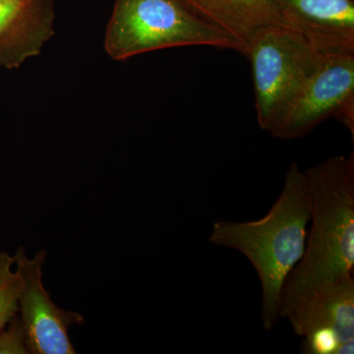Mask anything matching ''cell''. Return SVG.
Masks as SVG:
<instances>
[{
  "mask_svg": "<svg viewBox=\"0 0 354 354\" xmlns=\"http://www.w3.org/2000/svg\"><path fill=\"white\" fill-rule=\"evenodd\" d=\"M281 22L324 57L354 55L353 0H274Z\"/></svg>",
  "mask_w": 354,
  "mask_h": 354,
  "instance_id": "cell-8",
  "label": "cell"
},
{
  "mask_svg": "<svg viewBox=\"0 0 354 354\" xmlns=\"http://www.w3.org/2000/svg\"><path fill=\"white\" fill-rule=\"evenodd\" d=\"M311 204L306 177L297 162L286 171L285 186L267 215L257 221H218L209 241L234 249L250 261L262 286V323L266 330L278 324L281 290L306 248Z\"/></svg>",
  "mask_w": 354,
  "mask_h": 354,
  "instance_id": "cell-1",
  "label": "cell"
},
{
  "mask_svg": "<svg viewBox=\"0 0 354 354\" xmlns=\"http://www.w3.org/2000/svg\"><path fill=\"white\" fill-rule=\"evenodd\" d=\"M246 57L252 67L258 123L268 132L305 78L325 57L283 24L261 29L249 43Z\"/></svg>",
  "mask_w": 354,
  "mask_h": 354,
  "instance_id": "cell-4",
  "label": "cell"
},
{
  "mask_svg": "<svg viewBox=\"0 0 354 354\" xmlns=\"http://www.w3.org/2000/svg\"><path fill=\"white\" fill-rule=\"evenodd\" d=\"M298 335L301 353L353 354V274L330 281L298 298L279 312Z\"/></svg>",
  "mask_w": 354,
  "mask_h": 354,
  "instance_id": "cell-6",
  "label": "cell"
},
{
  "mask_svg": "<svg viewBox=\"0 0 354 354\" xmlns=\"http://www.w3.org/2000/svg\"><path fill=\"white\" fill-rule=\"evenodd\" d=\"M53 35V10L43 0H0V66L37 57Z\"/></svg>",
  "mask_w": 354,
  "mask_h": 354,
  "instance_id": "cell-9",
  "label": "cell"
},
{
  "mask_svg": "<svg viewBox=\"0 0 354 354\" xmlns=\"http://www.w3.org/2000/svg\"><path fill=\"white\" fill-rule=\"evenodd\" d=\"M46 256L44 250L29 258L24 247H19L13 255L22 279L18 312L30 354H75L69 328L83 325L85 318L78 312L60 308L51 299L43 283Z\"/></svg>",
  "mask_w": 354,
  "mask_h": 354,
  "instance_id": "cell-7",
  "label": "cell"
},
{
  "mask_svg": "<svg viewBox=\"0 0 354 354\" xmlns=\"http://www.w3.org/2000/svg\"><path fill=\"white\" fill-rule=\"evenodd\" d=\"M190 46L246 55L236 39L200 17L181 0H116L104 36V50L113 59Z\"/></svg>",
  "mask_w": 354,
  "mask_h": 354,
  "instance_id": "cell-3",
  "label": "cell"
},
{
  "mask_svg": "<svg viewBox=\"0 0 354 354\" xmlns=\"http://www.w3.org/2000/svg\"><path fill=\"white\" fill-rule=\"evenodd\" d=\"M335 118L354 136V55L325 57L305 78L269 130L274 138L306 136Z\"/></svg>",
  "mask_w": 354,
  "mask_h": 354,
  "instance_id": "cell-5",
  "label": "cell"
},
{
  "mask_svg": "<svg viewBox=\"0 0 354 354\" xmlns=\"http://www.w3.org/2000/svg\"><path fill=\"white\" fill-rule=\"evenodd\" d=\"M193 12L247 48L263 28L283 24L274 0H181Z\"/></svg>",
  "mask_w": 354,
  "mask_h": 354,
  "instance_id": "cell-10",
  "label": "cell"
},
{
  "mask_svg": "<svg viewBox=\"0 0 354 354\" xmlns=\"http://www.w3.org/2000/svg\"><path fill=\"white\" fill-rule=\"evenodd\" d=\"M0 354H30L27 335L18 315L0 332Z\"/></svg>",
  "mask_w": 354,
  "mask_h": 354,
  "instance_id": "cell-12",
  "label": "cell"
},
{
  "mask_svg": "<svg viewBox=\"0 0 354 354\" xmlns=\"http://www.w3.org/2000/svg\"><path fill=\"white\" fill-rule=\"evenodd\" d=\"M22 279L13 256L0 252V332L18 315Z\"/></svg>",
  "mask_w": 354,
  "mask_h": 354,
  "instance_id": "cell-11",
  "label": "cell"
},
{
  "mask_svg": "<svg viewBox=\"0 0 354 354\" xmlns=\"http://www.w3.org/2000/svg\"><path fill=\"white\" fill-rule=\"evenodd\" d=\"M304 174L311 204V234L301 260L286 278L279 312L354 271L353 151L348 157L326 158Z\"/></svg>",
  "mask_w": 354,
  "mask_h": 354,
  "instance_id": "cell-2",
  "label": "cell"
}]
</instances>
